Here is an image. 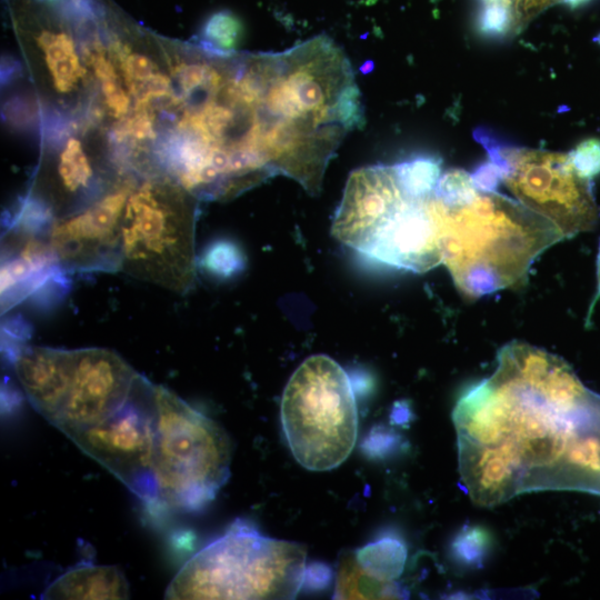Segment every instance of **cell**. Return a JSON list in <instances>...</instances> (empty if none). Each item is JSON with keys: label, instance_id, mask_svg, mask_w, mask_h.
<instances>
[{"label": "cell", "instance_id": "1", "mask_svg": "<svg viewBox=\"0 0 600 600\" xmlns=\"http://www.w3.org/2000/svg\"><path fill=\"white\" fill-rule=\"evenodd\" d=\"M600 413V396L560 357L521 341L499 349L493 373L458 400L459 472L471 500L493 507L562 490L568 458Z\"/></svg>", "mask_w": 600, "mask_h": 600}, {"label": "cell", "instance_id": "2", "mask_svg": "<svg viewBox=\"0 0 600 600\" xmlns=\"http://www.w3.org/2000/svg\"><path fill=\"white\" fill-rule=\"evenodd\" d=\"M433 207L441 263L469 298L522 283L537 257L564 239L551 221L460 169L441 173Z\"/></svg>", "mask_w": 600, "mask_h": 600}, {"label": "cell", "instance_id": "3", "mask_svg": "<svg viewBox=\"0 0 600 600\" xmlns=\"http://www.w3.org/2000/svg\"><path fill=\"white\" fill-rule=\"evenodd\" d=\"M436 168L422 158L358 169L349 177L332 233L381 263L426 272L441 263L433 208Z\"/></svg>", "mask_w": 600, "mask_h": 600}, {"label": "cell", "instance_id": "4", "mask_svg": "<svg viewBox=\"0 0 600 600\" xmlns=\"http://www.w3.org/2000/svg\"><path fill=\"white\" fill-rule=\"evenodd\" d=\"M13 367L34 410L68 438L121 408L140 374L104 348L27 346L16 351Z\"/></svg>", "mask_w": 600, "mask_h": 600}, {"label": "cell", "instance_id": "5", "mask_svg": "<svg viewBox=\"0 0 600 600\" xmlns=\"http://www.w3.org/2000/svg\"><path fill=\"white\" fill-rule=\"evenodd\" d=\"M306 546L236 519L176 573L166 599H292L306 583Z\"/></svg>", "mask_w": 600, "mask_h": 600}, {"label": "cell", "instance_id": "6", "mask_svg": "<svg viewBox=\"0 0 600 600\" xmlns=\"http://www.w3.org/2000/svg\"><path fill=\"white\" fill-rule=\"evenodd\" d=\"M198 201L169 178L139 177L123 212L121 271L180 294L190 291Z\"/></svg>", "mask_w": 600, "mask_h": 600}, {"label": "cell", "instance_id": "7", "mask_svg": "<svg viewBox=\"0 0 600 600\" xmlns=\"http://www.w3.org/2000/svg\"><path fill=\"white\" fill-rule=\"evenodd\" d=\"M156 507L199 511L230 477L231 440L220 424L167 388L156 384Z\"/></svg>", "mask_w": 600, "mask_h": 600}, {"label": "cell", "instance_id": "8", "mask_svg": "<svg viewBox=\"0 0 600 600\" xmlns=\"http://www.w3.org/2000/svg\"><path fill=\"white\" fill-rule=\"evenodd\" d=\"M281 426L292 456L311 471H328L351 453L358 437V410L351 381L326 354L306 359L287 382Z\"/></svg>", "mask_w": 600, "mask_h": 600}, {"label": "cell", "instance_id": "9", "mask_svg": "<svg viewBox=\"0 0 600 600\" xmlns=\"http://www.w3.org/2000/svg\"><path fill=\"white\" fill-rule=\"evenodd\" d=\"M478 133L499 182L517 201L551 221L564 239L594 229L600 209L593 177L579 168L570 152L508 146L488 132Z\"/></svg>", "mask_w": 600, "mask_h": 600}, {"label": "cell", "instance_id": "10", "mask_svg": "<svg viewBox=\"0 0 600 600\" xmlns=\"http://www.w3.org/2000/svg\"><path fill=\"white\" fill-rule=\"evenodd\" d=\"M156 418V384L139 374L121 408L70 438L149 507L157 504L152 468Z\"/></svg>", "mask_w": 600, "mask_h": 600}, {"label": "cell", "instance_id": "11", "mask_svg": "<svg viewBox=\"0 0 600 600\" xmlns=\"http://www.w3.org/2000/svg\"><path fill=\"white\" fill-rule=\"evenodd\" d=\"M139 177L127 176L90 206L49 224L48 241L64 272L121 270L123 212Z\"/></svg>", "mask_w": 600, "mask_h": 600}, {"label": "cell", "instance_id": "12", "mask_svg": "<svg viewBox=\"0 0 600 600\" xmlns=\"http://www.w3.org/2000/svg\"><path fill=\"white\" fill-rule=\"evenodd\" d=\"M42 599H128L129 583L114 566L82 561L56 578Z\"/></svg>", "mask_w": 600, "mask_h": 600}, {"label": "cell", "instance_id": "13", "mask_svg": "<svg viewBox=\"0 0 600 600\" xmlns=\"http://www.w3.org/2000/svg\"><path fill=\"white\" fill-rule=\"evenodd\" d=\"M406 558L404 544L387 537L353 550V569L357 578L368 587L398 598L402 592L394 580L402 573Z\"/></svg>", "mask_w": 600, "mask_h": 600}, {"label": "cell", "instance_id": "14", "mask_svg": "<svg viewBox=\"0 0 600 600\" xmlns=\"http://www.w3.org/2000/svg\"><path fill=\"white\" fill-rule=\"evenodd\" d=\"M492 539L481 526H466L451 542V554L460 566L481 568L491 549Z\"/></svg>", "mask_w": 600, "mask_h": 600}, {"label": "cell", "instance_id": "15", "mask_svg": "<svg viewBox=\"0 0 600 600\" xmlns=\"http://www.w3.org/2000/svg\"><path fill=\"white\" fill-rule=\"evenodd\" d=\"M241 32V22L229 11H221L211 16L202 31L204 40L209 42L206 46L222 51H230L234 48Z\"/></svg>", "mask_w": 600, "mask_h": 600}, {"label": "cell", "instance_id": "16", "mask_svg": "<svg viewBox=\"0 0 600 600\" xmlns=\"http://www.w3.org/2000/svg\"><path fill=\"white\" fill-rule=\"evenodd\" d=\"M204 268L219 276H229L242 266V257L236 246L229 242H217L203 257Z\"/></svg>", "mask_w": 600, "mask_h": 600}, {"label": "cell", "instance_id": "17", "mask_svg": "<svg viewBox=\"0 0 600 600\" xmlns=\"http://www.w3.org/2000/svg\"><path fill=\"white\" fill-rule=\"evenodd\" d=\"M479 30L487 36H506L512 32V18L509 9L498 1L483 3L478 19Z\"/></svg>", "mask_w": 600, "mask_h": 600}, {"label": "cell", "instance_id": "18", "mask_svg": "<svg viewBox=\"0 0 600 600\" xmlns=\"http://www.w3.org/2000/svg\"><path fill=\"white\" fill-rule=\"evenodd\" d=\"M570 153L574 162L584 172L593 178L600 173V140H584L570 151Z\"/></svg>", "mask_w": 600, "mask_h": 600}, {"label": "cell", "instance_id": "19", "mask_svg": "<svg viewBox=\"0 0 600 600\" xmlns=\"http://www.w3.org/2000/svg\"><path fill=\"white\" fill-rule=\"evenodd\" d=\"M597 281H598V297L600 296V244L597 257Z\"/></svg>", "mask_w": 600, "mask_h": 600}]
</instances>
